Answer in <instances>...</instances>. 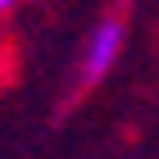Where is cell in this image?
Returning a JSON list of instances; mask_svg holds the SVG:
<instances>
[{"label":"cell","mask_w":159,"mask_h":159,"mask_svg":"<svg viewBox=\"0 0 159 159\" xmlns=\"http://www.w3.org/2000/svg\"><path fill=\"white\" fill-rule=\"evenodd\" d=\"M123 41H127V23H123L118 14H109V18L96 23V32H91V41H86V50H82V86H96L100 77L118 64Z\"/></svg>","instance_id":"6da1fadb"},{"label":"cell","mask_w":159,"mask_h":159,"mask_svg":"<svg viewBox=\"0 0 159 159\" xmlns=\"http://www.w3.org/2000/svg\"><path fill=\"white\" fill-rule=\"evenodd\" d=\"M14 5H18V0H0V14H5V9H14Z\"/></svg>","instance_id":"7a4b0ae2"}]
</instances>
